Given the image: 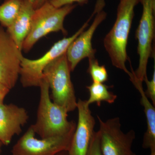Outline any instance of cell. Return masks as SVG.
<instances>
[{"label": "cell", "mask_w": 155, "mask_h": 155, "mask_svg": "<svg viewBox=\"0 0 155 155\" xmlns=\"http://www.w3.org/2000/svg\"><path fill=\"white\" fill-rule=\"evenodd\" d=\"M74 132L38 139L30 126L13 147L11 155H56L64 151H68Z\"/></svg>", "instance_id": "7"}, {"label": "cell", "mask_w": 155, "mask_h": 155, "mask_svg": "<svg viewBox=\"0 0 155 155\" xmlns=\"http://www.w3.org/2000/svg\"><path fill=\"white\" fill-rule=\"evenodd\" d=\"M48 2L56 8H61L67 5H73L74 3L84 4L87 0H48Z\"/></svg>", "instance_id": "20"}, {"label": "cell", "mask_w": 155, "mask_h": 155, "mask_svg": "<svg viewBox=\"0 0 155 155\" xmlns=\"http://www.w3.org/2000/svg\"><path fill=\"white\" fill-rule=\"evenodd\" d=\"M24 0H4L0 5V24L8 28L15 21L21 9Z\"/></svg>", "instance_id": "16"}, {"label": "cell", "mask_w": 155, "mask_h": 155, "mask_svg": "<svg viewBox=\"0 0 155 155\" xmlns=\"http://www.w3.org/2000/svg\"><path fill=\"white\" fill-rule=\"evenodd\" d=\"M2 143L0 142V152H1V149H2Z\"/></svg>", "instance_id": "25"}, {"label": "cell", "mask_w": 155, "mask_h": 155, "mask_svg": "<svg viewBox=\"0 0 155 155\" xmlns=\"http://www.w3.org/2000/svg\"><path fill=\"white\" fill-rule=\"evenodd\" d=\"M86 101H77L78 121L73 134L68 155H86L95 131V120Z\"/></svg>", "instance_id": "10"}, {"label": "cell", "mask_w": 155, "mask_h": 155, "mask_svg": "<svg viewBox=\"0 0 155 155\" xmlns=\"http://www.w3.org/2000/svg\"><path fill=\"white\" fill-rule=\"evenodd\" d=\"M48 0H35V8H38L41 6L42 5L45 3L48 2Z\"/></svg>", "instance_id": "22"}, {"label": "cell", "mask_w": 155, "mask_h": 155, "mask_svg": "<svg viewBox=\"0 0 155 155\" xmlns=\"http://www.w3.org/2000/svg\"><path fill=\"white\" fill-rule=\"evenodd\" d=\"M144 81L147 85V90L144 91L146 95L151 100L153 105L155 106V64L154 66V72L152 78L149 80L147 77L145 78Z\"/></svg>", "instance_id": "19"}, {"label": "cell", "mask_w": 155, "mask_h": 155, "mask_svg": "<svg viewBox=\"0 0 155 155\" xmlns=\"http://www.w3.org/2000/svg\"><path fill=\"white\" fill-rule=\"evenodd\" d=\"M107 15L103 10L97 12L91 25L87 30H84L69 46L66 55L71 72L83 59L95 57L96 51L93 48L92 39L97 28L105 19Z\"/></svg>", "instance_id": "11"}, {"label": "cell", "mask_w": 155, "mask_h": 155, "mask_svg": "<svg viewBox=\"0 0 155 155\" xmlns=\"http://www.w3.org/2000/svg\"><path fill=\"white\" fill-rule=\"evenodd\" d=\"M75 7L76 5L73 4L56 8L47 2L35 9L30 31L22 45V51L28 52L40 39L51 32L61 31L67 35L64 19Z\"/></svg>", "instance_id": "3"}, {"label": "cell", "mask_w": 155, "mask_h": 155, "mask_svg": "<svg viewBox=\"0 0 155 155\" xmlns=\"http://www.w3.org/2000/svg\"><path fill=\"white\" fill-rule=\"evenodd\" d=\"M40 99L36 122L31 125L35 133L41 138L66 135L73 133L76 127L74 121L68 120V112L53 102L50 96V87L43 77L41 82Z\"/></svg>", "instance_id": "1"}, {"label": "cell", "mask_w": 155, "mask_h": 155, "mask_svg": "<svg viewBox=\"0 0 155 155\" xmlns=\"http://www.w3.org/2000/svg\"><path fill=\"white\" fill-rule=\"evenodd\" d=\"M139 0H120L116 21L104 40V46L113 66L132 76L126 67L127 46L134 9Z\"/></svg>", "instance_id": "2"}, {"label": "cell", "mask_w": 155, "mask_h": 155, "mask_svg": "<svg viewBox=\"0 0 155 155\" xmlns=\"http://www.w3.org/2000/svg\"><path fill=\"white\" fill-rule=\"evenodd\" d=\"M35 0H24L15 21L6 31L17 47L22 51V45L30 31L35 11Z\"/></svg>", "instance_id": "13"}, {"label": "cell", "mask_w": 155, "mask_h": 155, "mask_svg": "<svg viewBox=\"0 0 155 155\" xmlns=\"http://www.w3.org/2000/svg\"><path fill=\"white\" fill-rule=\"evenodd\" d=\"M66 53L48 65L43 71L51 91V99L68 113L75 110L77 101Z\"/></svg>", "instance_id": "4"}, {"label": "cell", "mask_w": 155, "mask_h": 155, "mask_svg": "<svg viewBox=\"0 0 155 155\" xmlns=\"http://www.w3.org/2000/svg\"><path fill=\"white\" fill-rule=\"evenodd\" d=\"M108 86L104 83L93 82L91 85L86 87L90 93L89 98L86 101L89 105L96 103L100 107L101 102H106L110 104L115 102L117 96L114 93L110 91Z\"/></svg>", "instance_id": "15"}, {"label": "cell", "mask_w": 155, "mask_h": 155, "mask_svg": "<svg viewBox=\"0 0 155 155\" xmlns=\"http://www.w3.org/2000/svg\"><path fill=\"white\" fill-rule=\"evenodd\" d=\"M56 155H68V153H67V151H64L58 153Z\"/></svg>", "instance_id": "23"}, {"label": "cell", "mask_w": 155, "mask_h": 155, "mask_svg": "<svg viewBox=\"0 0 155 155\" xmlns=\"http://www.w3.org/2000/svg\"><path fill=\"white\" fill-rule=\"evenodd\" d=\"M151 153L150 155H155V150H150Z\"/></svg>", "instance_id": "24"}, {"label": "cell", "mask_w": 155, "mask_h": 155, "mask_svg": "<svg viewBox=\"0 0 155 155\" xmlns=\"http://www.w3.org/2000/svg\"><path fill=\"white\" fill-rule=\"evenodd\" d=\"M87 72L90 75L93 82L104 83L108 80V75L106 67L100 65L95 57L88 58Z\"/></svg>", "instance_id": "17"}, {"label": "cell", "mask_w": 155, "mask_h": 155, "mask_svg": "<svg viewBox=\"0 0 155 155\" xmlns=\"http://www.w3.org/2000/svg\"><path fill=\"white\" fill-rule=\"evenodd\" d=\"M11 90L0 83V105L4 104V101Z\"/></svg>", "instance_id": "21"}, {"label": "cell", "mask_w": 155, "mask_h": 155, "mask_svg": "<svg viewBox=\"0 0 155 155\" xmlns=\"http://www.w3.org/2000/svg\"><path fill=\"white\" fill-rule=\"evenodd\" d=\"M141 96L140 103L144 108L146 117L147 128L143 137L142 147L144 149L155 150V108L146 95L142 83H133Z\"/></svg>", "instance_id": "14"}, {"label": "cell", "mask_w": 155, "mask_h": 155, "mask_svg": "<svg viewBox=\"0 0 155 155\" xmlns=\"http://www.w3.org/2000/svg\"><path fill=\"white\" fill-rule=\"evenodd\" d=\"M23 57L22 51L0 25V83L10 90L15 86L19 77Z\"/></svg>", "instance_id": "9"}, {"label": "cell", "mask_w": 155, "mask_h": 155, "mask_svg": "<svg viewBox=\"0 0 155 155\" xmlns=\"http://www.w3.org/2000/svg\"><path fill=\"white\" fill-rule=\"evenodd\" d=\"M28 118L24 108L13 104L0 105V142L3 145H8L14 136L21 133Z\"/></svg>", "instance_id": "12"}, {"label": "cell", "mask_w": 155, "mask_h": 155, "mask_svg": "<svg viewBox=\"0 0 155 155\" xmlns=\"http://www.w3.org/2000/svg\"><path fill=\"white\" fill-rule=\"evenodd\" d=\"M97 117L100 123L98 131L103 155H136L131 150L136 137L134 130L124 133L121 130L119 117H114L105 122L98 116Z\"/></svg>", "instance_id": "8"}, {"label": "cell", "mask_w": 155, "mask_h": 155, "mask_svg": "<svg viewBox=\"0 0 155 155\" xmlns=\"http://www.w3.org/2000/svg\"><path fill=\"white\" fill-rule=\"evenodd\" d=\"M143 7L141 19L136 31V38L138 41V68L132 71L131 81L142 83L147 76L148 60L153 56V42L155 38V0H139Z\"/></svg>", "instance_id": "6"}, {"label": "cell", "mask_w": 155, "mask_h": 155, "mask_svg": "<svg viewBox=\"0 0 155 155\" xmlns=\"http://www.w3.org/2000/svg\"><path fill=\"white\" fill-rule=\"evenodd\" d=\"M0 155H1V153H0Z\"/></svg>", "instance_id": "26"}, {"label": "cell", "mask_w": 155, "mask_h": 155, "mask_svg": "<svg viewBox=\"0 0 155 155\" xmlns=\"http://www.w3.org/2000/svg\"><path fill=\"white\" fill-rule=\"evenodd\" d=\"M86 155H103L101 148L99 131L94 134Z\"/></svg>", "instance_id": "18"}, {"label": "cell", "mask_w": 155, "mask_h": 155, "mask_svg": "<svg viewBox=\"0 0 155 155\" xmlns=\"http://www.w3.org/2000/svg\"><path fill=\"white\" fill-rule=\"evenodd\" d=\"M94 15L95 12L94 11L87 21L74 35L56 42L41 58L36 60H30L22 57L19 77L23 87H39L43 78V71L45 67L53 61L67 52L69 46L88 26L89 22Z\"/></svg>", "instance_id": "5"}]
</instances>
